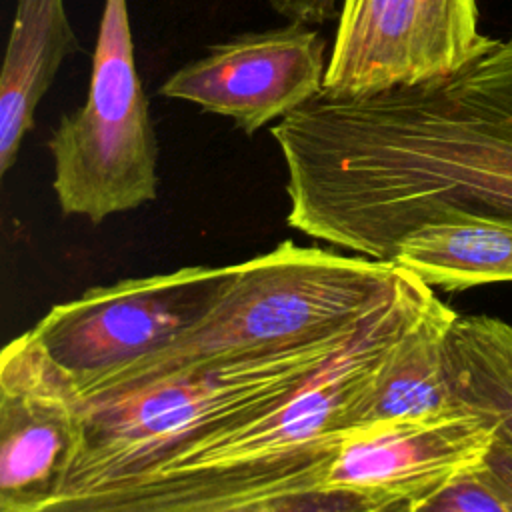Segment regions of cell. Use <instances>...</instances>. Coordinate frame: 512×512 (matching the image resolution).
Segmentation results:
<instances>
[{"label": "cell", "instance_id": "3", "mask_svg": "<svg viewBox=\"0 0 512 512\" xmlns=\"http://www.w3.org/2000/svg\"><path fill=\"white\" fill-rule=\"evenodd\" d=\"M392 262L280 242L230 264L210 312L166 348L82 386L84 398L128 390L216 358L302 346L356 328L402 284Z\"/></svg>", "mask_w": 512, "mask_h": 512}, {"label": "cell", "instance_id": "11", "mask_svg": "<svg viewBox=\"0 0 512 512\" xmlns=\"http://www.w3.org/2000/svg\"><path fill=\"white\" fill-rule=\"evenodd\" d=\"M392 264L446 292L512 282V222L468 212L442 214L410 230L398 242Z\"/></svg>", "mask_w": 512, "mask_h": 512}, {"label": "cell", "instance_id": "9", "mask_svg": "<svg viewBox=\"0 0 512 512\" xmlns=\"http://www.w3.org/2000/svg\"><path fill=\"white\" fill-rule=\"evenodd\" d=\"M496 426L462 404L350 430L326 474V488L410 512L454 478L478 470Z\"/></svg>", "mask_w": 512, "mask_h": 512}, {"label": "cell", "instance_id": "7", "mask_svg": "<svg viewBox=\"0 0 512 512\" xmlns=\"http://www.w3.org/2000/svg\"><path fill=\"white\" fill-rule=\"evenodd\" d=\"M78 382L32 330L0 356V512H38L66 482L84 436Z\"/></svg>", "mask_w": 512, "mask_h": 512}, {"label": "cell", "instance_id": "12", "mask_svg": "<svg viewBox=\"0 0 512 512\" xmlns=\"http://www.w3.org/2000/svg\"><path fill=\"white\" fill-rule=\"evenodd\" d=\"M456 316L458 312L436 298L388 350L356 410V428L458 406L446 368V336Z\"/></svg>", "mask_w": 512, "mask_h": 512}, {"label": "cell", "instance_id": "16", "mask_svg": "<svg viewBox=\"0 0 512 512\" xmlns=\"http://www.w3.org/2000/svg\"><path fill=\"white\" fill-rule=\"evenodd\" d=\"M272 8L290 22L308 26L322 24L338 16L340 0H270Z\"/></svg>", "mask_w": 512, "mask_h": 512}, {"label": "cell", "instance_id": "5", "mask_svg": "<svg viewBox=\"0 0 512 512\" xmlns=\"http://www.w3.org/2000/svg\"><path fill=\"white\" fill-rule=\"evenodd\" d=\"M228 278L230 264L120 280L50 308L30 330L82 386L172 344L210 312Z\"/></svg>", "mask_w": 512, "mask_h": 512}, {"label": "cell", "instance_id": "1", "mask_svg": "<svg viewBox=\"0 0 512 512\" xmlns=\"http://www.w3.org/2000/svg\"><path fill=\"white\" fill-rule=\"evenodd\" d=\"M286 166L288 224L392 262L448 212L512 222V32L460 70L370 96L318 94L270 128Z\"/></svg>", "mask_w": 512, "mask_h": 512}, {"label": "cell", "instance_id": "13", "mask_svg": "<svg viewBox=\"0 0 512 512\" xmlns=\"http://www.w3.org/2000/svg\"><path fill=\"white\" fill-rule=\"evenodd\" d=\"M446 368L456 404L486 416L512 442V324L458 314L446 336Z\"/></svg>", "mask_w": 512, "mask_h": 512}, {"label": "cell", "instance_id": "6", "mask_svg": "<svg viewBox=\"0 0 512 512\" xmlns=\"http://www.w3.org/2000/svg\"><path fill=\"white\" fill-rule=\"evenodd\" d=\"M476 0H340L324 94L370 96L448 76L492 38Z\"/></svg>", "mask_w": 512, "mask_h": 512}, {"label": "cell", "instance_id": "4", "mask_svg": "<svg viewBox=\"0 0 512 512\" xmlns=\"http://www.w3.org/2000/svg\"><path fill=\"white\" fill-rule=\"evenodd\" d=\"M48 150L66 216L100 224L156 198L158 142L136 72L128 0H104L86 102L60 118Z\"/></svg>", "mask_w": 512, "mask_h": 512}, {"label": "cell", "instance_id": "15", "mask_svg": "<svg viewBox=\"0 0 512 512\" xmlns=\"http://www.w3.org/2000/svg\"><path fill=\"white\" fill-rule=\"evenodd\" d=\"M478 472L512 508V442L498 430L494 444Z\"/></svg>", "mask_w": 512, "mask_h": 512}, {"label": "cell", "instance_id": "2", "mask_svg": "<svg viewBox=\"0 0 512 512\" xmlns=\"http://www.w3.org/2000/svg\"><path fill=\"white\" fill-rule=\"evenodd\" d=\"M370 316L324 340L216 358L128 390L84 398V436L60 494L142 478L204 436L294 398Z\"/></svg>", "mask_w": 512, "mask_h": 512}, {"label": "cell", "instance_id": "10", "mask_svg": "<svg viewBox=\"0 0 512 512\" xmlns=\"http://www.w3.org/2000/svg\"><path fill=\"white\" fill-rule=\"evenodd\" d=\"M80 50L64 0H18L0 74V174L18 158L34 112L66 56Z\"/></svg>", "mask_w": 512, "mask_h": 512}, {"label": "cell", "instance_id": "8", "mask_svg": "<svg viewBox=\"0 0 512 512\" xmlns=\"http://www.w3.org/2000/svg\"><path fill=\"white\" fill-rule=\"evenodd\" d=\"M326 42L302 22L212 46L160 86V94L232 118L246 134L282 120L324 90Z\"/></svg>", "mask_w": 512, "mask_h": 512}, {"label": "cell", "instance_id": "14", "mask_svg": "<svg viewBox=\"0 0 512 512\" xmlns=\"http://www.w3.org/2000/svg\"><path fill=\"white\" fill-rule=\"evenodd\" d=\"M410 512H512V508L478 470H470Z\"/></svg>", "mask_w": 512, "mask_h": 512}]
</instances>
